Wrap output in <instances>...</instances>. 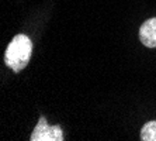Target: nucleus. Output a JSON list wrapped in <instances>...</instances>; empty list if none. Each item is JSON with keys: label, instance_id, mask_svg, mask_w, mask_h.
Masks as SVG:
<instances>
[{"label": "nucleus", "instance_id": "obj_1", "mask_svg": "<svg viewBox=\"0 0 156 141\" xmlns=\"http://www.w3.org/2000/svg\"><path fill=\"white\" fill-rule=\"evenodd\" d=\"M31 54H33V43L30 37L24 34H17L6 50L4 62L14 72H20L27 66Z\"/></svg>", "mask_w": 156, "mask_h": 141}, {"label": "nucleus", "instance_id": "obj_2", "mask_svg": "<svg viewBox=\"0 0 156 141\" xmlns=\"http://www.w3.org/2000/svg\"><path fill=\"white\" fill-rule=\"evenodd\" d=\"M63 131L59 126H49L47 123L45 117H40L38 124L35 126L33 134H31V141H63L65 140Z\"/></svg>", "mask_w": 156, "mask_h": 141}, {"label": "nucleus", "instance_id": "obj_3", "mask_svg": "<svg viewBox=\"0 0 156 141\" xmlns=\"http://www.w3.org/2000/svg\"><path fill=\"white\" fill-rule=\"evenodd\" d=\"M139 40L148 48L156 47V17L146 20L139 28Z\"/></svg>", "mask_w": 156, "mask_h": 141}, {"label": "nucleus", "instance_id": "obj_4", "mask_svg": "<svg viewBox=\"0 0 156 141\" xmlns=\"http://www.w3.org/2000/svg\"><path fill=\"white\" fill-rule=\"evenodd\" d=\"M142 141H156V121H149L144 124L141 130Z\"/></svg>", "mask_w": 156, "mask_h": 141}]
</instances>
